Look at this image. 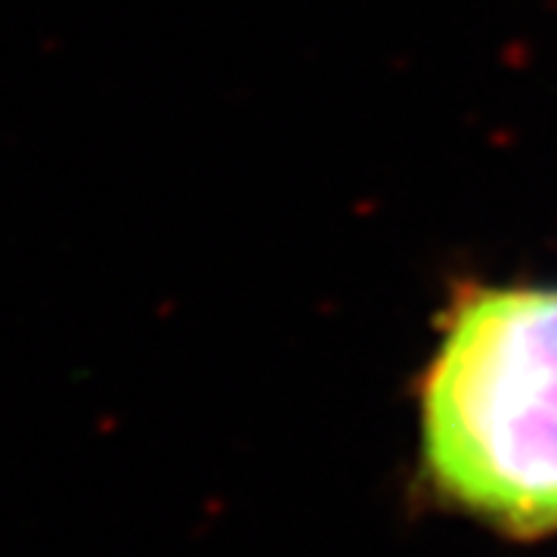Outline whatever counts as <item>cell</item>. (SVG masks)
<instances>
[{
	"label": "cell",
	"instance_id": "1",
	"mask_svg": "<svg viewBox=\"0 0 557 557\" xmlns=\"http://www.w3.org/2000/svg\"><path fill=\"white\" fill-rule=\"evenodd\" d=\"M421 458L471 518L557 530V288H465L421 381Z\"/></svg>",
	"mask_w": 557,
	"mask_h": 557
}]
</instances>
